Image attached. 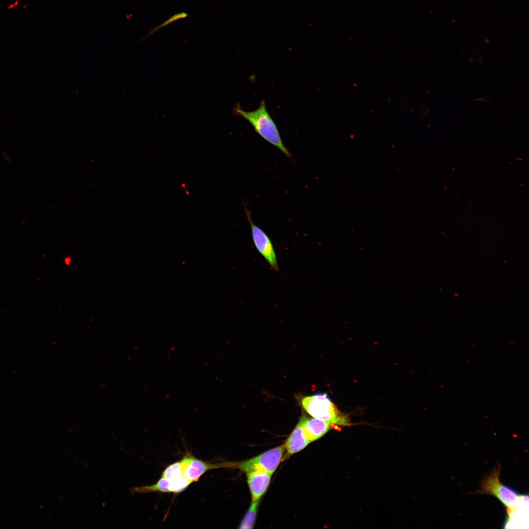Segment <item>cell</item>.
<instances>
[{
  "label": "cell",
  "instance_id": "cell-8",
  "mask_svg": "<svg viewBox=\"0 0 529 529\" xmlns=\"http://www.w3.org/2000/svg\"><path fill=\"white\" fill-rule=\"evenodd\" d=\"M303 432L308 440L314 441L326 434L331 428V424L315 418L303 416L299 421Z\"/></svg>",
  "mask_w": 529,
  "mask_h": 529
},
{
  "label": "cell",
  "instance_id": "cell-2",
  "mask_svg": "<svg viewBox=\"0 0 529 529\" xmlns=\"http://www.w3.org/2000/svg\"><path fill=\"white\" fill-rule=\"evenodd\" d=\"M301 404L306 411L313 418L331 424L350 425L348 416L339 411L325 393L304 397L301 400Z\"/></svg>",
  "mask_w": 529,
  "mask_h": 529
},
{
  "label": "cell",
  "instance_id": "cell-5",
  "mask_svg": "<svg viewBox=\"0 0 529 529\" xmlns=\"http://www.w3.org/2000/svg\"><path fill=\"white\" fill-rule=\"evenodd\" d=\"M244 210L251 226L252 240L256 248L271 268L278 272L277 256L271 240L264 230L254 223L250 212L245 204Z\"/></svg>",
  "mask_w": 529,
  "mask_h": 529
},
{
  "label": "cell",
  "instance_id": "cell-12",
  "mask_svg": "<svg viewBox=\"0 0 529 529\" xmlns=\"http://www.w3.org/2000/svg\"><path fill=\"white\" fill-rule=\"evenodd\" d=\"M183 476L180 461L175 462L167 467L162 473V477L174 480Z\"/></svg>",
  "mask_w": 529,
  "mask_h": 529
},
{
  "label": "cell",
  "instance_id": "cell-7",
  "mask_svg": "<svg viewBox=\"0 0 529 529\" xmlns=\"http://www.w3.org/2000/svg\"><path fill=\"white\" fill-rule=\"evenodd\" d=\"M246 474L252 501L260 500L268 487L272 475L262 470L250 471Z\"/></svg>",
  "mask_w": 529,
  "mask_h": 529
},
{
  "label": "cell",
  "instance_id": "cell-13",
  "mask_svg": "<svg viewBox=\"0 0 529 529\" xmlns=\"http://www.w3.org/2000/svg\"><path fill=\"white\" fill-rule=\"evenodd\" d=\"M188 16V14L187 13H185V12H181V13H178L177 14H175L172 15V16H171L169 19H168V20L165 21L164 22H163L161 24H160V25L157 26L156 27H154V28H153L150 31L149 35H150L151 34L154 33L155 32L157 31L158 30L164 27V26H166L167 25L169 24H170L171 23L174 22V21H176L178 20L181 19L185 18L186 17H187Z\"/></svg>",
  "mask_w": 529,
  "mask_h": 529
},
{
  "label": "cell",
  "instance_id": "cell-14",
  "mask_svg": "<svg viewBox=\"0 0 529 529\" xmlns=\"http://www.w3.org/2000/svg\"><path fill=\"white\" fill-rule=\"evenodd\" d=\"M18 4H19V1L18 0H16L13 3L10 4L6 8L8 10L12 9L14 7L17 6L18 5Z\"/></svg>",
  "mask_w": 529,
  "mask_h": 529
},
{
  "label": "cell",
  "instance_id": "cell-4",
  "mask_svg": "<svg viewBox=\"0 0 529 529\" xmlns=\"http://www.w3.org/2000/svg\"><path fill=\"white\" fill-rule=\"evenodd\" d=\"M284 445L266 451L254 457L241 462H234L233 468L245 472L262 470L272 474L285 456Z\"/></svg>",
  "mask_w": 529,
  "mask_h": 529
},
{
  "label": "cell",
  "instance_id": "cell-9",
  "mask_svg": "<svg viewBox=\"0 0 529 529\" xmlns=\"http://www.w3.org/2000/svg\"><path fill=\"white\" fill-rule=\"evenodd\" d=\"M310 443L299 422L284 444L287 451L286 455L289 456L302 450Z\"/></svg>",
  "mask_w": 529,
  "mask_h": 529
},
{
  "label": "cell",
  "instance_id": "cell-15",
  "mask_svg": "<svg viewBox=\"0 0 529 529\" xmlns=\"http://www.w3.org/2000/svg\"><path fill=\"white\" fill-rule=\"evenodd\" d=\"M28 6H29V5L28 4H24L23 5V9H24V10L26 9L28 7Z\"/></svg>",
  "mask_w": 529,
  "mask_h": 529
},
{
  "label": "cell",
  "instance_id": "cell-1",
  "mask_svg": "<svg viewBox=\"0 0 529 529\" xmlns=\"http://www.w3.org/2000/svg\"><path fill=\"white\" fill-rule=\"evenodd\" d=\"M232 114L245 119L264 140L278 148L288 158L292 157L282 140L277 125L268 112L264 100H261L258 108L250 112L244 111L238 102L233 108Z\"/></svg>",
  "mask_w": 529,
  "mask_h": 529
},
{
  "label": "cell",
  "instance_id": "cell-10",
  "mask_svg": "<svg viewBox=\"0 0 529 529\" xmlns=\"http://www.w3.org/2000/svg\"><path fill=\"white\" fill-rule=\"evenodd\" d=\"M132 493H146L151 492H172L171 480L161 478L154 484L141 487H135L131 489Z\"/></svg>",
  "mask_w": 529,
  "mask_h": 529
},
{
  "label": "cell",
  "instance_id": "cell-11",
  "mask_svg": "<svg viewBox=\"0 0 529 529\" xmlns=\"http://www.w3.org/2000/svg\"><path fill=\"white\" fill-rule=\"evenodd\" d=\"M260 500L252 501V503L241 521L239 529H252L254 527L257 514Z\"/></svg>",
  "mask_w": 529,
  "mask_h": 529
},
{
  "label": "cell",
  "instance_id": "cell-3",
  "mask_svg": "<svg viewBox=\"0 0 529 529\" xmlns=\"http://www.w3.org/2000/svg\"><path fill=\"white\" fill-rule=\"evenodd\" d=\"M501 465L498 466L483 480L481 489L473 494H484L492 495L497 498L506 508L510 517L516 510L518 500L522 495L500 481Z\"/></svg>",
  "mask_w": 529,
  "mask_h": 529
},
{
  "label": "cell",
  "instance_id": "cell-6",
  "mask_svg": "<svg viewBox=\"0 0 529 529\" xmlns=\"http://www.w3.org/2000/svg\"><path fill=\"white\" fill-rule=\"evenodd\" d=\"M183 476L192 482L197 481L207 471L219 468H232L233 462L210 463L203 461L191 455L180 461Z\"/></svg>",
  "mask_w": 529,
  "mask_h": 529
}]
</instances>
